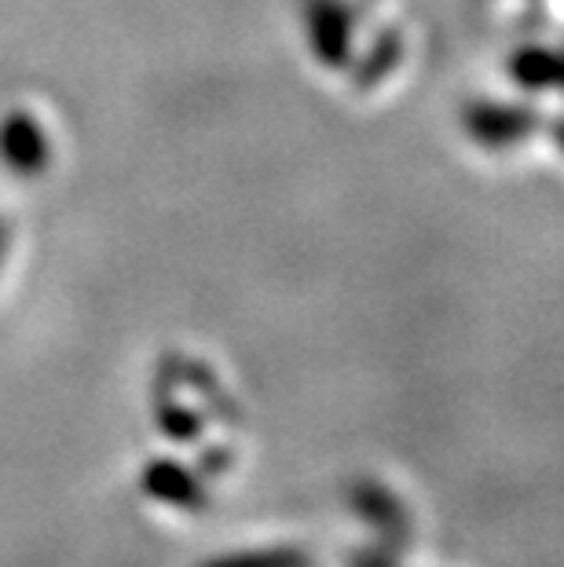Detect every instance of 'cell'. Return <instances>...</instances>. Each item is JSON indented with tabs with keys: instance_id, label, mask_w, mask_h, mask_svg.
Wrapping results in <instances>:
<instances>
[{
	"instance_id": "cell-2",
	"label": "cell",
	"mask_w": 564,
	"mask_h": 567,
	"mask_svg": "<svg viewBox=\"0 0 564 567\" xmlns=\"http://www.w3.org/2000/svg\"><path fill=\"white\" fill-rule=\"evenodd\" d=\"M352 505H356V513L359 516H367L370 524H375L378 530H386V538H389V530H392V538L396 535H407V513H392L389 516V509H396V494H389L381 484H356L352 487Z\"/></svg>"
},
{
	"instance_id": "cell-3",
	"label": "cell",
	"mask_w": 564,
	"mask_h": 567,
	"mask_svg": "<svg viewBox=\"0 0 564 567\" xmlns=\"http://www.w3.org/2000/svg\"><path fill=\"white\" fill-rule=\"evenodd\" d=\"M202 567H305V557L294 549H249V553H227L213 557Z\"/></svg>"
},
{
	"instance_id": "cell-1",
	"label": "cell",
	"mask_w": 564,
	"mask_h": 567,
	"mask_svg": "<svg viewBox=\"0 0 564 567\" xmlns=\"http://www.w3.org/2000/svg\"><path fill=\"white\" fill-rule=\"evenodd\" d=\"M143 491L154 502L176 505V509H198V505H206V487H202L198 473H191L187 465L176 462H151L143 468Z\"/></svg>"
}]
</instances>
